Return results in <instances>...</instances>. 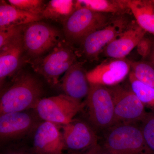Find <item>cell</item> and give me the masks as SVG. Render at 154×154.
Wrapping results in <instances>:
<instances>
[{"label":"cell","instance_id":"cell-2","mask_svg":"<svg viewBox=\"0 0 154 154\" xmlns=\"http://www.w3.org/2000/svg\"><path fill=\"white\" fill-rule=\"evenodd\" d=\"M102 146L112 154H152L135 123H118L107 128Z\"/></svg>","mask_w":154,"mask_h":154},{"label":"cell","instance_id":"cell-19","mask_svg":"<svg viewBox=\"0 0 154 154\" xmlns=\"http://www.w3.org/2000/svg\"><path fill=\"white\" fill-rule=\"evenodd\" d=\"M76 2V7H85L96 12L115 16L131 13L128 0H78Z\"/></svg>","mask_w":154,"mask_h":154},{"label":"cell","instance_id":"cell-8","mask_svg":"<svg viewBox=\"0 0 154 154\" xmlns=\"http://www.w3.org/2000/svg\"><path fill=\"white\" fill-rule=\"evenodd\" d=\"M125 15L115 16L109 24L89 34L81 43L82 53L90 59H95L105 48L129 26Z\"/></svg>","mask_w":154,"mask_h":154},{"label":"cell","instance_id":"cell-24","mask_svg":"<svg viewBox=\"0 0 154 154\" xmlns=\"http://www.w3.org/2000/svg\"><path fill=\"white\" fill-rule=\"evenodd\" d=\"M8 2L18 8L41 16L45 6L41 0H9Z\"/></svg>","mask_w":154,"mask_h":154},{"label":"cell","instance_id":"cell-11","mask_svg":"<svg viewBox=\"0 0 154 154\" xmlns=\"http://www.w3.org/2000/svg\"><path fill=\"white\" fill-rule=\"evenodd\" d=\"M65 148L74 152L85 151L98 145V137L90 126L73 120L62 127Z\"/></svg>","mask_w":154,"mask_h":154},{"label":"cell","instance_id":"cell-16","mask_svg":"<svg viewBox=\"0 0 154 154\" xmlns=\"http://www.w3.org/2000/svg\"><path fill=\"white\" fill-rule=\"evenodd\" d=\"M25 51L22 33L0 48V80L11 76L19 68Z\"/></svg>","mask_w":154,"mask_h":154},{"label":"cell","instance_id":"cell-26","mask_svg":"<svg viewBox=\"0 0 154 154\" xmlns=\"http://www.w3.org/2000/svg\"><path fill=\"white\" fill-rule=\"evenodd\" d=\"M153 42L150 39L144 37L137 46L138 53L143 58L148 57L152 47Z\"/></svg>","mask_w":154,"mask_h":154},{"label":"cell","instance_id":"cell-1","mask_svg":"<svg viewBox=\"0 0 154 154\" xmlns=\"http://www.w3.org/2000/svg\"><path fill=\"white\" fill-rule=\"evenodd\" d=\"M42 94V85L38 79L30 74H20L1 94V115L35 109Z\"/></svg>","mask_w":154,"mask_h":154},{"label":"cell","instance_id":"cell-27","mask_svg":"<svg viewBox=\"0 0 154 154\" xmlns=\"http://www.w3.org/2000/svg\"><path fill=\"white\" fill-rule=\"evenodd\" d=\"M98 145H99V144H98V145L90 149L85 151L73 152L69 154H95L96 148H97V146Z\"/></svg>","mask_w":154,"mask_h":154},{"label":"cell","instance_id":"cell-14","mask_svg":"<svg viewBox=\"0 0 154 154\" xmlns=\"http://www.w3.org/2000/svg\"><path fill=\"white\" fill-rule=\"evenodd\" d=\"M146 33L135 21H131L127 28L105 48L104 54L111 59L125 58L137 47Z\"/></svg>","mask_w":154,"mask_h":154},{"label":"cell","instance_id":"cell-20","mask_svg":"<svg viewBox=\"0 0 154 154\" xmlns=\"http://www.w3.org/2000/svg\"><path fill=\"white\" fill-rule=\"evenodd\" d=\"M76 9V1L51 0L45 5L42 17L63 24Z\"/></svg>","mask_w":154,"mask_h":154},{"label":"cell","instance_id":"cell-3","mask_svg":"<svg viewBox=\"0 0 154 154\" xmlns=\"http://www.w3.org/2000/svg\"><path fill=\"white\" fill-rule=\"evenodd\" d=\"M77 56L70 44L63 40L47 54L34 59L30 63L34 71L50 85H55L60 76L76 63Z\"/></svg>","mask_w":154,"mask_h":154},{"label":"cell","instance_id":"cell-21","mask_svg":"<svg viewBox=\"0 0 154 154\" xmlns=\"http://www.w3.org/2000/svg\"><path fill=\"white\" fill-rule=\"evenodd\" d=\"M128 76L131 90L145 107L154 110V88L146 85L139 81L131 72Z\"/></svg>","mask_w":154,"mask_h":154},{"label":"cell","instance_id":"cell-5","mask_svg":"<svg viewBox=\"0 0 154 154\" xmlns=\"http://www.w3.org/2000/svg\"><path fill=\"white\" fill-rule=\"evenodd\" d=\"M22 37L25 51L35 59L47 54L63 40L58 30L40 21L25 25Z\"/></svg>","mask_w":154,"mask_h":154},{"label":"cell","instance_id":"cell-18","mask_svg":"<svg viewBox=\"0 0 154 154\" xmlns=\"http://www.w3.org/2000/svg\"><path fill=\"white\" fill-rule=\"evenodd\" d=\"M128 5L137 25L154 35V1L128 0Z\"/></svg>","mask_w":154,"mask_h":154},{"label":"cell","instance_id":"cell-13","mask_svg":"<svg viewBox=\"0 0 154 154\" xmlns=\"http://www.w3.org/2000/svg\"><path fill=\"white\" fill-rule=\"evenodd\" d=\"M35 117L25 111L1 114V141L9 140L24 135L38 125Z\"/></svg>","mask_w":154,"mask_h":154},{"label":"cell","instance_id":"cell-22","mask_svg":"<svg viewBox=\"0 0 154 154\" xmlns=\"http://www.w3.org/2000/svg\"><path fill=\"white\" fill-rule=\"evenodd\" d=\"M131 69L135 78L146 85L154 88V67L149 63L131 61Z\"/></svg>","mask_w":154,"mask_h":154},{"label":"cell","instance_id":"cell-28","mask_svg":"<svg viewBox=\"0 0 154 154\" xmlns=\"http://www.w3.org/2000/svg\"><path fill=\"white\" fill-rule=\"evenodd\" d=\"M95 154H112L103 148L102 146L98 145L96 148Z\"/></svg>","mask_w":154,"mask_h":154},{"label":"cell","instance_id":"cell-9","mask_svg":"<svg viewBox=\"0 0 154 154\" xmlns=\"http://www.w3.org/2000/svg\"><path fill=\"white\" fill-rule=\"evenodd\" d=\"M108 88L114 104L113 125L141 121L147 112L144 105L134 93L119 85Z\"/></svg>","mask_w":154,"mask_h":154},{"label":"cell","instance_id":"cell-7","mask_svg":"<svg viewBox=\"0 0 154 154\" xmlns=\"http://www.w3.org/2000/svg\"><path fill=\"white\" fill-rule=\"evenodd\" d=\"M85 104L66 95L41 99L35 109L45 121L65 125L72 121Z\"/></svg>","mask_w":154,"mask_h":154},{"label":"cell","instance_id":"cell-10","mask_svg":"<svg viewBox=\"0 0 154 154\" xmlns=\"http://www.w3.org/2000/svg\"><path fill=\"white\" fill-rule=\"evenodd\" d=\"M131 69L130 61L125 59H112L102 63L87 73L91 85L107 87L118 85L129 75Z\"/></svg>","mask_w":154,"mask_h":154},{"label":"cell","instance_id":"cell-4","mask_svg":"<svg viewBox=\"0 0 154 154\" xmlns=\"http://www.w3.org/2000/svg\"><path fill=\"white\" fill-rule=\"evenodd\" d=\"M76 8L63 24L65 35L73 42L81 43L89 34L109 24L115 16L96 12L85 7Z\"/></svg>","mask_w":154,"mask_h":154},{"label":"cell","instance_id":"cell-25","mask_svg":"<svg viewBox=\"0 0 154 154\" xmlns=\"http://www.w3.org/2000/svg\"><path fill=\"white\" fill-rule=\"evenodd\" d=\"M24 26L10 27L0 30V48L22 34Z\"/></svg>","mask_w":154,"mask_h":154},{"label":"cell","instance_id":"cell-30","mask_svg":"<svg viewBox=\"0 0 154 154\" xmlns=\"http://www.w3.org/2000/svg\"><path fill=\"white\" fill-rule=\"evenodd\" d=\"M4 154H29L25 152L19 151H10L5 153Z\"/></svg>","mask_w":154,"mask_h":154},{"label":"cell","instance_id":"cell-6","mask_svg":"<svg viewBox=\"0 0 154 154\" xmlns=\"http://www.w3.org/2000/svg\"><path fill=\"white\" fill-rule=\"evenodd\" d=\"M85 105L89 119L96 128L106 130L114 124V104L108 87L90 84Z\"/></svg>","mask_w":154,"mask_h":154},{"label":"cell","instance_id":"cell-17","mask_svg":"<svg viewBox=\"0 0 154 154\" xmlns=\"http://www.w3.org/2000/svg\"><path fill=\"white\" fill-rule=\"evenodd\" d=\"M41 16L28 13L4 1L0 4V30L40 21Z\"/></svg>","mask_w":154,"mask_h":154},{"label":"cell","instance_id":"cell-12","mask_svg":"<svg viewBox=\"0 0 154 154\" xmlns=\"http://www.w3.org/2000/svg\"><path fill=\"white\" fill-rule=\"evenodd\" d=\"M33 150L36 154H63V136L55 123L44 121L35 128Z\"/></svg>","mask_w":154,"mask_h":154},{"label":"cell","instance_id":"cell-29","mask_svg":"<svg viewBox=\"0 0 154 154\" xmlns=\"http://www.w3.org/2000/svg\"><path fill=\"white\" fill-rule=\"evenodd\" d=\"M148 57L149 58V63H150L154 67V41L153 42L151 52L150 54Z\"/></svg>","mask_w":154,"mask_h":154},{"label":"cell","instance_id":"cell-15","mask_svg":"<svg viewBox=\"0 0 154 154\" xmlns=\"http://www.w3.org/2000/svg\"><path fill=\"white\" fill-rule=\"evenodd\" d=\"M87 73L79 63L77 62L69 68L62 81V88L65 95L80 102L87 97L90 84Z\"/></svg>","mask_w":154,"mask_h":154},{"label":"cell","instance_id":"cell-23","mask_svg":"<svg viewBox=\"0 0 154 154\" xmlns=\"http://www.w3.org/2000/svg\"><path fill=\"white\" fill-rule=\"evenodd\" d=\"M140 122V129L146 145L154 154V113L147 112Z\"/></svg>","mask_w":154,"mask_h":154}]
</instances>
